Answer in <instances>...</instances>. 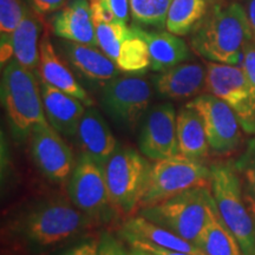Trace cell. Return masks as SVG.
Returning a JSON list of instances; mask_svg holds the SVG:
<instances>
[{"mask_svg": "<svg viewBox=\"0 0 255 255\" xmlns=\"http://www.w3.org/2000/svg\"><path fill=\"white\" fill-rule=\"evenodd\" d=\"M7 222V232L12 237L38 251L58 246L98 226L65 195L32 201Z\"/></svg>", "mask_w": 255, "mask_h": 255, "instance_id": "6da1fadb", "label": "cell"}, {"mask_svg": "<svg viewBox=\"0 0 255 255\" xmlns=\"http://www.w3.org/2000/svg\"><path fill=\"white\" fill-rule=\"evenodd\" d=\"M253 39L246 8L239 2L210 8L194 28L190 46L208 62L241 66L245 47Z\"/></svg>", "mask_w": 255, "mask_h": 255, "instance_id": "7a4b0ae2", "label": "cell"}, {"mask_svg": "<svg viewBox=\"0 0 255 255\" xmlns=\"http://www.w3.org/2000/svg\"><path fill=\"white\" fill-rule=\"evenodd\" d=\"M210 189L220 219L238 240L242 253L255 255V214L234 164L218 162L210 165Z\"/></svg>", "mask_w": 255, "mask_h": 255, "instance_id": "3957f363", "label": "cell"}, {"mask_svg": "<svg viewBox=\"0 0 255 255\" xmlns=\"http://www.w3.org/2000/svg\"><path fill=\"white\" fill-rule=\"evenodd\" d=\"M215 213L216 206L210 186H201L142 208L137 214L196 245L201 233Z\"/></svg>", "mask_w": 255, "mask_h": 255, "instance_id": "277c9868", "label": "cell"}, {"mask_svg": "<svg viewBox=\"0 0 255 255\" xmlns=\"http://www.w3.org/2000/svg\"><path fill=\"white\" fill-rule=\"evenodd\" d=\"M1 98L12 131L25 138L37 127L47 124L41 98L40 82L34 71L14 58L5 65L1 77Z\"/></svg>", "mask_w": 255, "mask_h": 255, "instance_id": "5b68a950", "label": "cell"}, {"mask_svg": "<svg viewBox=\"0 0 255 255\" xmlns=\"http://www.w3.org/2000/svg\"><path fill=\"white\" fill-rule=\"evenodd\" d=\"M150 167L145 156L130 146L117 148L104 165L111 205L119 219L138 213Z\"/></svg>", "mask_w": 255, "mask_h": 255, "instance_id": "8992f818", "label": "cell"}, {"mask_svg": "<svg viewBox=\"0 0 255 255\" xmlns=\"http://www.w3.org/2000/svg\"><path fill=\"white\" fill-rule=\"evenodd\" d=\"M201 186H210V167L203 162L181 154L155 161L149 170L138 212Z\"/></svg>", "mask_w": 255, "mask_h": 255, "instance_id": "52a82bcc", "label": "cell"}, {"mask_svg": "<svg viewBox=\"0 0 255 255\" xmlns=\"http://www.w3.org/2000/svg\"><path fill=\"white\" fill-rule=\"evenodd\" d=\"M68 196L73 205L98 226L119 218L111 205L104 167L88 156L81 154L76 162L68 181Z\"/></svg>", "mask_w": 255, "mask_h": 255, "instance_id": "ba28073f", "label": "cell"}, {"mask_svg": "<svg viewBox=\"0 0 255 255\" xmlns=\"http://www.w3.org/2000/svg\"><path fill=\"white\" fill-rule=\"evenodd\" d=\"M152 88V83L139 75H119L102 89V108L115 123L133 130L150 108Z\"/></svg>", "mask_w": 255, "mask_h": 255, "instance_id": "9c48e42d", "label": "cell"}, {"mask_svg": "<svg viewBox=\"0 0 255 255\" xmlns=\"http://www.w3.org/2000/svg\"><path fill=\"white\" fill-rule=\"evenodd\" d=\"M187 105L195 109L203 121L210 154L225 157L241 148L244 128L238 115L226 102L205 92Z\"/></svg>", "mask_w": 255, "mask_h": 255, "instance_id": "30bf717a", "label": "cell"}, {"mask_svg": "<svg viewBox=\"0 0 255 255\" xmlns=\"http://www.w3.org/2000/svg\"><path fill=\"white\" fill-rule=\"evenodd\" d=\"M206 68L207 94L226 102L238 115L244 131L255 135V104L244 69L208 60Z\"/></svg>", "mask_w": 255, "mask_h": 255, "instance_id": "8fae6325", "label": "cell"}, {"mask_svg": "<svg viewBox=\"0 0 255 255\" xmlns=\"http://www.w3.org/2000/svg\"><path fill=\"white\" fill-rule=\"evenodd\" d=\"M177 114L169 102L149 108L141 122L139 151L150 161L173 157L180 154L177 139Z\"/></svg>", "mask_w": 255, "mask_h": 255, "instance_id": "7c38bea8", "label": "cell"}, {"mask_svg": "<svg viewBox=\"0 0 255 255\" xmlns=\"http://www.w3.org/2000/svg\"><path fill=\"white\" fill-rule=\"evenodd\" d=\"M28 138L31 156L40 173L56 183L69 181L76 162L64 137L47 123L37 127Z\"/></svg>", "mask_w": 255, "mask_h": 255, "instance_id": "4fadbf2b", "label": "cell"}, {"mask_svg": "<svg viewBox=\"0 0 255 255\" xmlns=\"http://www.w3.org/2000/svg\"><path fill=\"white\" fill-rule=\"evenodd\" d=\"M57 45L60 56L66 60L76 77L90 87L103 89L120 75L116 63L98 49V46L85 45L65 39L58 40Z\"/></svg>", "mask_w": 255, "mask_h": 255, "instance_id": "5bb4252c", "label": "cell"}, {"mask_svg": "<svg viewBox=\"0 0 255 255\" xmlns=\"http://www.w3.org/2000/svg\"><path fill=\"white\" fill-rule=\"evenodd\" d=\"M38 75L40 81L78 98L88 108L95 105V101L77 81L69 64L53 45L46 26H44V32L40 37Z\"/></svg>", "mask_w": 255, "mask_h": 255, "instance_id": "9a60e30c", "label": "cell"}, {"mask_svg": "<svg viewBox=\"0 0 255 255\" xmlns=\"http://www.w3.org/2000/svg\"><path fill=\"white\" fill-rule=\"evenodd\" d=\"M207 68L201 63H181L151 77L161 98L175 102L191 101L206 92Z\"/></svg>", "mask_w": 255, "mask_h": 255, "instance_id": "2e32d148", "label": "cell"}, {"mask_svg": "<svg viewBox=\"0 0 255 255\" xmlns=\"http://www.w3.org/2000/svg\"><path fill=\"white\" fill-rule=\"evenodd\" d=\"M75 138L82 155L88 156L102 167L119 148L110 127L95 107L87 108Z\"/></svg>", "mask_w": 255, "mask_h": 255, "instance_id": "e0dca14e", "label": "cell"}, {"mask_svg": "<svg viewBox=\"0 0 255 255\" xmlns=\"http://www.w3.org/2000/svg\"><path fill=\"white\" fill-rule=\"evenodd\" d=\"M41 98L47 122L64 138H75L87 105L78 98L40 81Z\"/></svg>", "mask_w": 255, "mask_h": 255, "instance_id": "ac0fdd59", "label": "cell"}, {"mask_svg": "<svg viewBox=\"0 0 255 255\" xmlns=\"http://www.w3.org/2000/svg\"><path fill=\"white\" fill-rule=\"evenodd\" d=\"M51 30L60 39L98 46L89 0H71L51 20Z\"/></svg>", "mask_w": 255, "mask_h": 255, "instance_id": "d6986e66", "label": "cell"}, {"mask_svg": "<svg viewBox=\"0 0 255 255\" xmlns=\"http://www.w3.org/2000/svg\"><path fill=\"white\" fill-rule=\"evenodd\" d=\"M131 30L146 41L150 53V69L162 72L190 59L189 46L180 36L169 31H149L132 24Z\"/></svg>", "mask_w": 255, "mask_h": 255, "instance_id": "ffe728a7", "label": "cell"}, {"mask_svg": "<svg viewBox=\"0 0 255 255\" xmlns=\"http://www.w3.org/2000/svg\"><path fill=\"white\" fill-rule=\"evenodd\" d=\"M120 234L123 239H138L165 250L191 255H207L197 245L178 237L177 234L161 226L155 225L138 214L124 220L121 226Z\"/></svg>", "mask_w": 255, "mask_h": 255, "instance_id": "44dd1931", "label": "cell"}, {"mask_svg": "<svg viewBox=\"0 0 255 255\" xmlns=\"http://www.w3.org/2000/svg\"><path fill=\"white\" fill-rule=\"evenodd\" d=\"M176 123L180 154L206 163L210 156V148L199 113L186 104L178 110Z\"/></svg>", "mask_w": 255, "mask_h": 255, "instance_id": "7402d4cb", "label": "cell"}, {"mask_svg": "<svg viewBox=\"0 0 255 255\" xmlns=\"http://www.w3.org/2000/svg\"><path fill=\"white\" fill-rule=\"evenodd\" d=\"M40 18L32 6L26 5L23 19L12 33L13 58L32 71L39 65Z\"/></svg>", "mask_w": 255, "mask_h": 255, "instance_id": "603a6c76", "label": "cell"}, {"mask_svg": "<svg viewBox=\"0 0 255 255\" xmlns=\"http://www.w3.org/2000/svg\"><path fill=\"white\" fill-rule=\"evenodd\" d=\"M208 11V0H173L165 28L176 36H187L203 20Z\"/></svg>", "mask_w": 255, "mask_h": 255, "instance_id": "cb8c5ba5", "label": "cell"}, {"mask_svg": "<svg viewBox=\"0 0 255 255\" xmlns=\"http://www.w3.org/2000/svg\"><path fill=\"white\" fill-rule=\"evenodd\" d=\"M196 245L207 255H244L238 240L220 219L218 210L201 233Z\"/></svg>", "mask_w": 255, "mask_h": 255, "instance_id": "d4e9b609", "label": "cell"}, {"mask_svg": "<svg viewBox=\"0 0 255 255\" xmlns=\"http://www.w3.org/2000/svg\"><path fill=\"white\" fill-rule=\"evenodd\" d=\"M131 28V27H130ZM150 53L146 41L131 30V34L124 40L116 60L120 71L130 75H142L150 69Z\"/></svg>", "mask_w": 255, "mask_h": 255, "instance_id": "484cf974", "label": "cell"}, {"mask_svg": "<svg viewBox=\"0 0 255 255\" xmlns=\"http://www.w3.org/2000/svg\"><path fill=\"white\" fill-rule=\"evenodd\" d=\"M171 2L173 0H129L133 24L162 30L165 27Z\"/></svg>", "mask_w": 255, "mask_h": 255, "instance_id": "4316f807", "label": "cell"}, {"mask_svg": "<svg viewBox=\"0 0 255 255\" xmlns=\"http://www.w3.org/2000/svg\"><path fill=\"white\" fill-rule=\"evenodd\" d=\"M95 30L98 47L116 63L121 46L131 34V28L127 23L117 20L113 23H96Z\"/></svg>", "mask_w": 255, "mask_h": 255, "instance_id": "83f0119b", "label": "cell"}, {"mask_svg": "<svg viewBox=\"0 0 255 255\" xmlns=\"http://www.w3.org/2000/svg\"><path fill=\"white\" fill-rule=\"evenodd\" d=\"M233 164L241 180L247 202L255 214V135Z\"/></svg>", "mask_w": 255, "mask_h": 255, "instance_id": "f1b7e54d", "label": "cell"}, {"mask_svg": "<svg viewBox=\"0 0 255 255\" xmlns=\"http://www.w3.org/2000/svg\"><path fill=\"white\" fill-rule=\"evenodd\" d=\"M23 0H0V33L12 34L24 17Z\"/></svg>", "mask_w": 255, "mask_h": 255, "instance_id": "f546056e", "label": "cell"}, {"mask_svg": "<svg viewBox=\"0 0 255 255\" xmlns=\"http://www.w3.org/2000/svg\"><path fill=\"white\" fill-rule=\"evenodd\" d=\"M97 255H130V251L127 250L123 242L113 233L104 232L98 240Z\"/></svg>", "mask_w": 255, "mask_h": 255, "instance_id": "4dcf8cb0", "label": "cell"}, {"mask_svg": "<svg viewBox=\"0 0 255 255\" xmlns=\"http://www.w3.org/2000/svg\"><path fill=\"white\" fill-rule=\"evenodd\" d=\"M241 68L244 69L245 75H246L252 98L255 104V41L253 39L248 41L245 47L244 62L241 64Z\"/></svg>", "mask_w": 255, "mask_h": 255, "instance_id": "1f68e13d", "label": "cell"}, {"mask_svg": "<svg viewBox=\"0 0 255 255\" xmlns=\"http://www.w3.org/2000/svg\"><path fill=\"white\" fill-rule=\"evenodd\" d=\"M70 0H31V6L40 17L62 9Z\"/></svg>", "mask_w": 255, "mask_h": 255, "instance_id": "d6a6232c", "label": "cell"}, {"mask_svg": "<svg viewBox=\"0 0 255 255\" xmlns=\"http://www.w3.org/2000/svg\"><path fill=\"white\" fill-rule=\"evenodd\" d=\"M102 2L119 20L128 24L130 15L129 0H102Z\"/></svg>", "mask_w": 255, "mask_h": 255, "instance_id": "836d02e7", "label": "cell"}, {"mask_svg": "<svg viewBox=\"0 0 255 255\" xmlns=\"http://www.w3.org/2000/svg\"><path fill=\"white\" fill-rule=\"evenodd\" d=\"M124 240L130 245V247H136L139 248V250L150 252V253L155 255H191L188 253H182V252L165 250V248L155 246V245L150 244V242L138 240V239H124Z\"/></svg>", "mask_w": 255, "mask_h": 255, "instance_id": "e575fe53", "label": "cell"}, {"mask_svg": "<svg viewBox=\"0 0 255 255\" xmlns=\"http://www.w3.org/2000/svg\"><path fill=\"white\" fill-rule=\"evenodd\" d=\"M98 240L88 239L65 251L62 255H97Z\"/></svg>", "mask_w": 255, "mask_h": 255, "instance_id": "d590c367", "label": "cell"}, {"mask_svg": "<svg viewBox=\"0 0 255 255\" xmlns=\"http://www.w3.org/2000/svg\"><path fill=\"white\" fill-rule=\"evenodd\" d=\"M246 13L248 18V23H250L252 37L255 41V0H247L246 2Z\"/></svg>", "mask_w": 255, "mask_h": 255, "instance_id": "8d00e7d4", "label": "cell"}, {"mask_svg": "<svg viewBox=\"0 0 255 255\" xmlns=\"http://www.w3.org/2000/svg\"><path fill=\"white\" fill-rule=\"evenodd\" d=\"M130 255H155V254L150 253V252L139 250V248L131 247L130 248Z\"/></svg>", "mask_w": 255, "mask_h": 255, "instance_id": "74e56055", "label": "cell"}]
</instances>
